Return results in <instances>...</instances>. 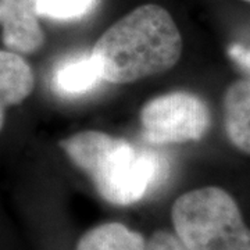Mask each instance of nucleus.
Here are the masks:
<instances>
[{
  "label": "nucleus",
  "instance_id": "6e6552de",
  "mask_svg": "<svg viewBox=\"0 0 250 250\" xmlns=\"http://www.w3.org/2000/svg\"><path fill=\"white\" fill-rule=\"evenodd\" d=\"M34 88L35 77L25 59L11 50H0V99L4 104L22 103Z\"/></svg>",
  "mask_w": 250,
  "mask_h": 250
},
{
  "label": "nucleus",
  "instance_id": "ddd939ff",
  "mask_svg": "<svg viewBox=\"0 0 250 250\" xmlns=\"http://www.w3.org/2000/svg\"><path fill=\"white\" fill-rule=\"evenodd\" d=\"M242 1H246V3H250V0H242Z\"/></svg>",
  "mask_w": 250,
  "mask_h": 250
},
{
  "label": "nucleus",
  "instance_id": "f03ea898",
  "mask_svg": "<svg viewBox=\"0 0 250 250\" xmlns=\"http://www.w3.org/2000/svg\"><path fill=\"white\" fill-rule=\"evenodd\" d=\"M60 147L111 205L139 202L159 179L156 156L104 132L82 131L62 139Z\"/></svg>",
  "mask_w": 250,
  "mask_h": 250
},
{
  "label": "nucleus",
  "instance_id": "f8f14e48",
  "mask_svg": "<svg viewBox=\"0 0 250 250\" xmlns=\"http://www.w3.org/2000/svg\"><path fill=\"white\" fill-rule=\"evenodd\" d=\"M6 108H7V106H6V104H4V102L0 99V131L3 129L4 120H6Z\"/></svg>",
  "mask_w": 250,
  "mask_h": 250
},
{
  "label": "nucleus",
  "instance_id": "9b49d317",
  "mask_svg": "<svg viewBox=\"0 0 250 250\" xmlns=\"http://www.w3.org/2000/svg\"><path fill=\"white\" fill-rule=\"evenodd\" d=\"M145 250H187L175 233L156 231L146 242Z\"/></svg>",
  "mask_w": 250,
  "mask_h": 250
},
{
  "label": "nucleus",
  "instance_id": "9d476101",
  "mask_svg": "<svg viewBox=\"0 0 250 250\" xmlns=\"http://www.w3.org/2000/svg\"><path fill=\"white\" fill-rule=\"evenodd\" d=\"M98 0H38V17L52 18L60 21L85 17L96 7Z\"/></svg>",
  "mask_w": 250,
  "mask_h": 250
},
{
  "label": "nucleus",
  "instance_id": "f257e3e1",
  "mask_svg": "<svg viewBox=\"0 0 250 250\" xmlns=\"http://www.w3.org/2000/svg\"><path fill=\"white\" fill-rule=\"evenodd\" d=\"M103 81L131 83L171 70L182 54L174 18L159 4H142L120 18L92 49Z\"/></svg>",
  "mask_w": 250,
  "mask_h": 250
},
{
  "label": "nucleus",
  "instance_id": "1a4fd4ad",
  "mask_svg": "<svg viewBox=\"0 0 250 250\" xmlns=\"http://www.w3.org/2000/svg\"><path fill=\"white\" fill-rule=\"evenodd\" d=\"M142 235L120 223H106L85 232L75 250H145Z\"/></svg>",
  "mask_w": 250,
  "mask_h": 250
},
{
  "label": "nucleus",
  "instance_id": "20e7f679",
  "mask_svg": "<svg viewBox=\"0 0 250 250\" xmlns=\"http://www.w3.org/2000/svg\"><path fill=\"white\" fill-rule=\"evenodd\" d=\"M143 138L153 145L200 141L211 123L210 108L196 93L175 90L150 99L139 114Z\"/></svg>",
  "mask_w": 250,
  "mask_h": 250
},
{
  "label": "nucleus",
  "instance_id": "0eeeda50",
  "mask_svg": "<svg viewBox=\"0 0 250 250\" xmlns=\"http://www.w3.org/2000/svg\"><path fill=\"white\" fill-rule=\"evenodd\" d=\"M103 81L98 62L92 54H82L62 62L53 74V88L62 96H81Z\"/></svg>",
  "mask_w": 250,
  "mask_h": 250
},
{
  "label": "nucleus",
  "instance_id": "39448f33",
  "mask_svg": "<svg viewBox=\"0 0 250 250\" xmlns=\"http://www.w3.org/2000/svg\"><path fill=\"white\" fill-rule=\"evenodd\" d=\"M36 1L0 0L1 39L11 52L35 53L45 43V32L39 25Z\"/></svg>",
  "mask_w": 250,
  "mask_h": 250
},
{
  "label": "nucleus",
  "instance_id": "7ed1b4c3",
  "mask_svg": "<svg viewBox=\"0 0 250 250\" xmlns=\"http://www.w3.org/2000/svg\"><path fill=\"white\" fill-rule=\"evenodd\" d=\"M171 218L187 250H250V228L227 190L205 187L174 202Z\"/></svg>",
  "mask_w": 250,
  "mask_h": 250
},
{
  "label": "nucleus",
  "instance_id": "423d86ee",
  "mask_svg": "<svg viewBox=\"0 0 250 250\" xmlns=\"http://www.w3.org/2000/svg\"><path fill=\"white\" fill-rule=\"evenodd\" d=\"M223 113L228 141L250 156V80L235 81L227 88Z\"/></svg>",
  "mask_w": 250,
  "mask_h": 250
}]
</instances>
